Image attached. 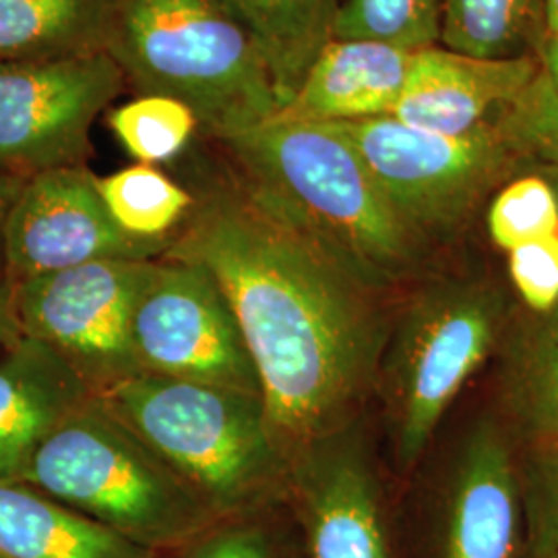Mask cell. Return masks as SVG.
<instances>
[{"label": "cell", "instance_id": "obj_36", "mask_svg": "<svg viewBox=\"0 0 558 558\" xmlns=\"http://www.w3.org/2000/svg\"><path fill=\"white\" fill-rule=\"evenodd\" d=\"M0 558H4V557H2V555H0Z\"/></svg>", "mask_w": 558, "mask_h": 558}, {"label": "cell", "instance_id": "obj_32", "mask_svg": "<svg viewBox=\"0 0 558 558\" xmlns=\"http://www.w3.org/2000/svg\"><path fill=\"white\" fill-rule=\"evenodd\" d=\"M21 182L23 180L0 174V281L4 279V226H7L9 207L20 191Z\"/></svg>", "mask_w": 558, "mask_h": 558}, {"label": "cell", "instance_id": "obj_16", "mask_svg": "<svg viewBox=\"0 0 558 558\" xmlns=\"http://www.w3.org/2000/svg\"><path fill=\"white\" fill-rule=\"evenodd\" d=\"M412 59L393 44L331 38L278 114L325 124L391 117Z\"/></svg>", "mask_w": 558, "mask_h": 558}, {"label": "cell", "instance_id": "obj_18", "mask_svg": "<svg viewBox=\"0 0 558 558\" xmlns=\"http://www.w3.org/2000/svg\"><path fill=\"white\" fill-rule=\"evenodd\" d=\"M251 41L278 96L294 98L333 27L341 0H214Z\"/></svg>", "mask_w": 558, "mask_h": 558}, {"label": "cell", "instance_id": "obj_13", "mask_svg": "<svg viewBox=\"0 0 558 558\" xmlns=\"http://www.w3.org/2000/svg\"><path fill=\"white\" fill-rule=\"evenodd\" d=\"M172 242L126 236L110 218L87 166L21 182L4 226V279L20 283L94 260H156Z\"/></svg>", "mask_w": 558, "mask_h": 558}, {"label": "cell", "instance_id": "obj_26", "mask_svg": "<svg viewBox=\"0 0 558 558\" xmlns=\"http://www.w3.org/2000/svg\"><path fill=\"white\" fill-rule=\"evenodd\" d=\"M527 558L558 553V442L534 445L518 463Z\"/></svg>", "mask_w": 558, "mask_h": 558}, {"label": "cell", "instance_id": "obj_7", "mask_svg": "<svg viewBox=\"0 0 558 558\" xmlns=\"http://www.w3.org/2000/svg\"><path fill=\"white\" fill-rule=\"evenodd\" d=\"M350 140L399 216L430 244L458 232L484 197L525 163L500 135H442L391 117L333 124Z\"/></svg>", "mask_w": 558, "mask_h": 558}, {"label": "cell", "instance_id": "obj_33", "mask_svg": "<svg viewBox=\"0 0 558 558\" xmlns=\"http://www.w3.org/2000/svg\"><path fill=\"white\" fill-rule=\"evenodd\" d=\"M527 170H536L544 179L548 180L553 184V189L557 191L558 197V166H534V168H527Z\"/></svg>", "mask_w": 558, "mask_h": 558}, {"label": "cell", "instance_id": "obj_23", "mask_svg": "<svg viewBox=\"0 0 558 558\" xmlns=\"http://www.w3.org/2000/svg\"><path fill=\"white\" fill-rule=\"evenodd\" d=\"M108 126L133 160L149 166L179 160L201 135L195 110L161 94H137L135 100L110 110Z\"/></svg>", "mask_w": 558, "mask_h": 558}, {"label": "cell", "instance_id": "obj_22", "mask_svg": "<svg viewBox=\"0 0 558 558\" xmlns=\"http://www.w3.org/2000/svg\"><path fill=\"white\" fill-rule=\"evenodd\" d=\"M98 191L110 218L131 239L172 242L195 207L193 189L149 163L98 177Z\"/></svg>", "mask_w": 558, "mask_h": 558}, {"label": "cell", "instance_id": "obj_14", "mask_svg": "<svg viewBox=\"0 0 558 558\" xmlns=\"http://www.w3.org/2000/svg\"><path fill=\"white\" fill-rule=\"evenodd\" d=\"M536 54L480 59L442 46L416 50L391 119L442 135L495 129L538 77Z\"/></svg>", "mask_w": 558, "mask_h": 558}, {"label": "cell", "instance_id": "obj_21", "mask_svg": "<svg viewBox=\"0 0 558 558\" xmlns=\"http://www.w3.org/2000/svg\"><path fill=\"white\" fill-rule=\"evenodd\" d=\"M546 0H440L439 46L480 59L538 57Z\"/></svg>", "mask_w": 558, "mask_h": 558}, {"label": "cell", "instance_id": "obj_10", "mask_svg": "<svg viewBox=\"0 0 558 558\" xmlns=\"http://www.w3.org/2000/svg\"><path fill=\"white\" fill-rule=\"evenodd\" d=\"M124 87L108 52L0 62V174L87 166L94 124Z\"/></svg>", "mask_w": 558, "mask_h": 558}, {"label": "cell", "instance_id": "obj_3", "mask_svg": "<svg viewBox=\"0 0 558 558\" xmlns=\"http://www.w3.org/2000/svg\"><path fill=\"white\" fill-rule=\"evenodd\" d=\"M220 519L274 513L288 461L259 396L141 373L96 396Z\"/></svg>", "mask_w": 558, "mask_h": 558}, {"label": "cell", "instance_id": "obj_5", "mask_svg": "<svg viewBox=\"0 0 558 558\" xmlns=\"http://www.w3.org/2000/svg\"><path fill=\"white\" fill-rule=\"evenodd\" d=\"M20 482L158 555L220 521L96 396L41 442Z\"/></svg>", "mask_w": 558, "mask_h": 558}, {"label": "cell", "instance_id": "obj_19", "mask_svg": "<svg viewBox=\"0 0 558 558\" xmlns=\"http://www.w3.org/2000/svg\"><path fill=\"white\" fill-rule=\"evenodd\" d=\"M114 0H0V62L108 52Z\"/></svg>", "mask_w": 558, "mask_h": 558}, {"label": "cell", "instance_id": "obj_15", "mask_svg": "<svg viewBox=\"0 0 558 558\" xmlns=\"http://www.w3.org/2000/svg\"><path fill=\"white\" fill-rule=\"evenodd\" d=\"M94 398L54 350L32 338L0 352V482H20L34 453Z\"/></svg>", "mask_w": 558, "mask_h": 558}, {"label": "cell", "instance_id": "obj_24", "mask_svg": "<svg viewBox=\"0 0 558 558\" xmlns=\"http://www.w3.org/2000/svg\"><path fill=\"white\" fill-rule=\"evenodd\" d=\"M333 38L385 41L412 52L439 46L440 0H341Z\"/></svg>", "mask_w": 558, "mask_h": 558}, {"label": "cell", "instance_id": "obj_27", "mask_svg": "<svg viewBox=\"0 0 558 558\" xmlns=\"http://www.w3.org/2000/svg\"><path fill=\"white\" fill-rule=\"evenodd\" d=\"M497 129L527 168L558 166V96L542 75L519 96Z\"/></svg>", "mask_w": 558, "mask_h": 558}, {"label": "cell", "instance_id": "obj_34", "mask_svg": "<svg viewBox=\"0 0 558 558\" xmlns=\"http://www.w3.org/2000/svg\"><path fill=\"white\" fill-rule=\"evenodd\" d=\"M546 27H558V0H546Z\"/></svg>", "mask_w": 558, "mask_h": 558}, {"label": "cell", "instance_id": "obj_31", "mask_svg": "<svg viewBox=\"0 0 558 558\" xmlns=\"http://www.w3.org/2000/svg\"><path fill=\"white\" fill-rule=\"evenodd\" d=\"M542 75L550 83L558 96V27H546L538 50Z\"/></svg>", "mask_w": 558, "mask_h": 558}, {"label": "cell", "instance_id": "obj_12", "mask_svg": "<svg viewBox=\"0 0 558 558\" xmlns=\"http://www.w3.org/2000/svg\"><path fill=\"white\" fill-rule=\"evenodd\" d=\"M398 523L401 558H527L518 463L499 426L480 422L430 505Z\"/></svg>", "mask_w": 558, "mask_h": 558}, {"label": "cell", "instance_id": "obj_17", "mask_svg": "<svg viewBox=\"0 0 558 558\" xmlns=\"http://www.w3.org/2000/svg\"><path fill=\"white\" fill-rule=\"evenodd\" d=\"M4 558H160L23 482H0Z\"/></svg>", "mask_w": 558, "mask_h": 558}, {"label": "cell", "instance_id": "obj_8", "mask_svg": "<svg viewBox=\"0 0 558 558\" xmlns=\"http://www.w3.org/2000/svg\"><path fill=\"white\" fill-rule=\"evenodd\" d=\"M276 521L279 558H401L398 513L356 422L288 463Z\"/></svg>", "mask_w": 558, "mask_h": 558}, {"label": "cell", "instance_id": "obj_9", "mask_svg": "<svg viewBox=\"0 0 558 558\" xmlns=\"http://www.w3.org/2000/svg\"><path fill=\"white\" fill-rule=\"evenodd\" d=\"M156 260H94L15 286L21 333L64 360L94 396L141 375L131 319Z\"/></svg>", "mask_w": 558, "mask_h": 558}, {"label": "cell", "instance_id": "obj_6", "mask_svg": "<svg viewBox=\"0 0 558 558\" xmlns=\"http://www.w3.org/2000/svg\"><path fill=\"white\" fill-rule=\"evenodd\" d=\"M505 329L507 302L488 281L439 279L405 304L389 327L377 377L399 472L414 470Z\"/></svg>", "mask_w": 558, "mask_h": 558}, {"label": "cell", "instance_id": "obj_4", "mask_svg": "<svg viewBox=\"0 0 558 558\" xmlns=\"http://www.w3.org/2000/svg\"><path fill=\"white\" fill-rule=\"evenodd\" d=\"M108 54L137 94L186 101L207 140L279 112L257 52L214 0H114Z\"/></svg>", "mask_w": 558, "mask_h": 558}, {"label": "cell", "instance_id": "obj_28", "mask_svg": "<svg viewBox=\"0 0 558 558\" xmlns=\"http://www.w3.org/2000/svg\"><path fill=\"white\" fill-rule=\"evenodd\" d=\"M160 558H279L276 511L220 519L199 536L160 553Z\"/></svg>", "mask_w": 558, "mask_h": 558}, {"label": "cell", "instance_id": "obj_11", "mask_svg": "<svg viewBox=\"0 0 558 558\" xmlns=\"http://www.w3.org/2000/svg\"><path fill=\"white\" fill-rule=\"evenodd\" d=\"M131 345L145 375L260 398L234 311L220 283L197 263L158 259L133 311Z\"/></svg>", "mask_w": 558, "mask_h": 558}, {"label": "cell", "instance_id": "obj_35", "mask_svg": "<svg viewBox=\"0 0 558 558\" xmlns=\"http://www.w3.org/2000/svg\"><path fill=\"white\" fill-rule=\"evenodd\" d=\"M550 558H558V553H557V555H553V557H550Z\"/></svg>", "mask_w": 558, "mask_h": 558}, {"label": "cell", "instance_id": "obj_25", "mask_svg": "<svg viewBox=\"0 0 558 558\" xmlns=\"http://www.w3.org/2000/svg\"><path fill=\"white\" fill-rule=\"evenodd\" d=\"M486 228L495 246L505 253L557 234V191L536 170L507 180L490 201Z\"/></svg>", "mask_w": 558, "mask_h": 558}, {"label": "cell", "instance_id": "obj_2", "mask_svg": "<svg viewBox=\"0 0 558 558\" xmlns=\"http://www.w3.org/2000/svg\"><path fill=\"white\" fill-rule=\"evenodd\" d=\"M214 143L255 197L371 290L385 296L422 267L428 242L399 216L338 126L276 114Z\"/></svg>", "mask_w": 558, "mask_h": 558}, {"label": "cell", "instance_id": "obj_29", "mask_svg": "<svg viewBox=\"0 0 558 558\" xmlns=\"http://www.w3.org/2000/svg\"><path fill=\"white\" fill-rule=\"evenodd\" d=\"M509 278L527 313H546L558 302V232L507 253Z\"/></svg>", "mask_w": 558, "mask_h": 558}, {"label": "cell", "instance_id": "obj_30", "mask_svg": "<svg viewBox=\"0 0 558 558\" xmlns=\"http://www.w3.org/2000/svg\"><path fill=\"white\" fill-rule=\"evenodd\" d=\"M21 333L17 306H15V286L7 279L0 281V352L13 345Z\"/></svg>", "mask_w": 558, "mask_h": 558}, {"label": "cell", "instance_id": "obj_20", "mask_svg": "<svg viewBox=\"0 0 558 558\" xmlns=\"http://www.w3.org/2000/svg\"><path fill=\"white\" fill-rule=\"evenodd\" d=\"M500 383L507 412L530 447L558 442V302L518 320Z\"/></svg>", "mask_w": 558, "mask_h": 558}, {"label": "cell", "instance_id": "obj_1", "mask_svg": "<svg viewBox=\"0 0 558 558\" xmlns=\"http://www.w3.org/2000/svg\"><path fill=\"white\" fill-rule=\"evenodd\" d=\"M163 257L220 283L255 364L267 424L288 463L356 422L389 336L383 294L255 197L226 166L201 182Z\"/></svg>", "mask_w": 558, "mask_h": 558}]
</instances>
